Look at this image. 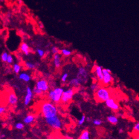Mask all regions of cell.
<instances>
[{
	"instance_id": "1",
	"label": "cell",
	"mask_w": 139,
	"mask_h": 139,
	"mask_svg": "<svg viewBox=\"0 0 139 139\" xmlns=\"http://www.w3.org/2000/svg\"><path fill=\"white\" fill-rule=\"evenodd\" d=\"M40 110L44 119L49 118L57 115L58 110L56 106L50 101H44L41 103Z\"/></svg>"
},
{
	"instance_id": "2",
	"label": "cell",
	"mask_w": 139,
	"mask_h": 139,
	"mask_svg": "<svg viewBox=\"0 0 139 139\" xmlns=\"http://www.w3.org/2000/svg\"><path fill=\"white\" fill-rule=\"evenodd\" d=\"M111 98L110 91L105 86H100V88L94 92V98L97 102L102 103Z\"/></svg>"
},
{
	"instance_id": "3",
	"label": "cell",
	"mask_w": 139,
	"mask_h": 139,
	"mask_svg": "<svg viewBox=\"0 0 139 139\" xmlns=\"http://www.w3.org/2000/svg\"><path fill=\"white\" fill-rule=\"evenodd\" d=\"M64 89L62 88H55L50 90L48 93V98L50 101L55 103L61 102V99Z\"/></svg>"
},
{
	"instance_id": "4",
	"label": "cell",
	"mask_w": 139,
	"mask_h": 139,
	"mask_svg": "<svg viewBox=\"0 0 139 139\" xmlns=\"http://www.w3.org/2000/svg\"><path fill=\"white\" fill-rule=\"evenodd\" d=\"M47 125L54 130H60L62 127V122L58 115L49 118L45 119Z\"/></svg>"
},
{
	"instance_id": "5",
	"label": "cell",
	"mask_w": 139,
	"mask_h": 139,
	"mask_svg": "<svg viewBox=\"0 0 139 139\" xmlns=\"http://www.w3.org/2000/svg\"><path fill=\"white\" fill-rule=\"evenodd\" d=\"M74 93V89L73 88H69L68 89L64 90L61 99V103H63V104H67L69 103L72 100Z\"/></svg>"
},
{
	"instance_id": "6",
	"label": "cell",
	"mask_w": 139,
	"mask_h": 139,
	"mask_svg": "<svg viewBox=\"0 0 139 139\" xmlns=\"http://www.w3.org/2000/svg\"><path fill=\"white\" fill-rule=\"evenodd\" d=\"M103 78L101 83L105 86H107L113 81V77L111 74V70L108 68H103Z\"/></svg>"
},
{
	"instance_id": "7",
	"label": "cell",
	"mask_w": 139,
	"mask_h": 139,
	"mask_svg": "<svg viewBox=\"0 0 139 139\" xmlns=\"http://www.w3.org/2000/svg\"><path fill=\"white\" fill-rule=\"evenodd\" d=\"M88 72L84 67H80L78 69L77 78H78L81 81V83H85L87 82L88 80Z\"/></svg>"
},
{
	"instance_id": "8",
	"label": "cell",
	"mask_w": 139,
	"mask_h": 139,
	"mask_svg": "<svg viewBox=\"0 0 139 139\" xmlns=\"http://www.w3.org/2000/svg\"><path fill=\"white\" fill-rule=\"evenodd\" d=\"M35 87L38 89L41 90L43 93H46L49 90V84L48 82L46 79L41 78L38 80L36 82Z\"/></svg>"
},
{
	"instance_id": "9",
	"label": "cell",
	"mask_w": 139,
	"mask_h": 139,
	"mask_svg": "<svg viewBox=\"0 0 139 139\" xmlns=\"http://www.w3.org/2000/svg\"><path fill=\"white\" fill-rule=\"evenodd\" d=\"M106 106L108 108L111 109L112 111H118L119 110V105L115 101V100L113 98H110L105 102Z\"/></svg>"
},
{
	"instance_id": "10",
	"label": "cell",
	"mask_w": 139,
	"mask_h": 139,
	"mask_svg": "<svg viewBox=\"0 0 139 139\" xmlns=\"http://www.w3.org/2000/svg\"><path fill=\"white\" fill-rule=\"evenodd\" d=\"M6 99H7L8 104L11 106H16L18 101L17 96H16V93L13 91H10L8 94Z\"/></svg>"
},
{
	"instance_id": "11",
	"label": "cell",
	"mask_w": 139,
	"mask_h": 139,
	"mask_svg": "<svg viewBox=\"0 0 139 139\" xmlns=\"http://www.w3.org/2000/svg\"><path fill=\"white\" fill-rule=\"evenodd\" d=\"M33 90L30 86H27L26 88V93L24 99V104L26 106H28L30 103V102L33 99Z\"/></svg>"
},
{
	"instance_id": "12",
	"label": "cell",
	"mask_w": 139,
	"mask_h": 139,
	"mask_svg": "<svg viewBox=\"0 0 139 139\" xmlns=\"http://www.w3.org/2000/svg\"><path fill=\"white\" fill-rule=\"evenodd\" d=\"M103 68L99 65H95L94 67V73L96 76L97 79L99 82L101 83L103 81Z\"/></svg>"
},
{
	"instance_id": "13",
	"label": "cell",
	"mask_w": 139,
	"mask_h": 139,
	"mask_svg": "<svg viewBox=\"0 0 139 139\" xmlns=\"http://www.w3.org/2000/svg\"><path fill=\"white\" fill-rule=\"evenodd\" d=\"M53 63L56 68L58 69L60 68L61 65V56L59 53L53 55Z\"/></svg>"
},
{
	"instance_id": "14",
	"label": "cell",
	"mask_w": 139,
	"mask_h": 139,
	"mask_svg": "<svg viewBox=\"0 0 139 139\" xmlns=\"http://www.w3.org/2000/svg\"><path fill=\"white\" fill-rule=\"evenodd\" d=\"M20 50L23 54L26 56H28L30 53V47L26 43L23 42L21 43V46H20Z\"/></svg>"
},
{
	"instance_id": "15",
	"label": "cell",
	"mask_w": 139,
	"mask_h": 139,
	"mask_svg": "<svg viewBox=\"0 0 139 139\" xmlns=\"http://www.w3.org/2000/svg\"><path fill=\"white\" fill-rule=\"evenodd\" d=\"M82 84L80 80L77 77L73 78L72 79L70 80L69 85L70 86H71L73 88H77L80 86V85Z\"/></svg>"
},
{
	"instance_id": "16",
	"label": "cell",
	"mask_w": 139,
	"mask_h": 139,
	"mask_svg": "<svg viewBox=\"0 0 139 139\" xmlns=\"http://www.w3.org/2000/svg\"><path fill=\"white\" fill-rule=\"evenodd\" d=\"M18 77H19V79L20 80L26 82H28L31 79L30 75L26 72L20 73Z\"/></svg>"
},
{
	"instance_id": "17",
	"label": "cell",
	"mask_w": 139,
	"mask_h": 139,
	"mask_svg": "<svg viewBox=\"0 0 139 139\" xmlns=\"http://www.w3.org/2000/svg\"><path fill=\"white\" fill-rule=\"evenodd\" d=\"M35 119V117L34 115L33 114H28L23 119V122L26 124H30L33 123L34 122Z\"/></svg>"
},
{
	"instance_id": "18",
	"label": "cell",
	"mask_w": 139,
	"mask_h": 139,
	"mask_svg": "<svg viewBox=\"0 0 139 139\" xmlns=\"http://www.w3.org/2000/svg\"><path fill=\"white\" fill-rule=\"evenodd\" d=\"M107 120L110 124L113 125H116L118 123L119 120L117 116L114 115H110L107 117Z\"/></svg>"
},
{
	"instance_id": "19",
	"label": "cell",
	"mask_w": 139,
	"mask_h": 139,
	"mask_svg": "<svg viewBox=\"0 0 139 139\" xmlns=\"http://www.w3.org/2000/svg\"><path fill=\"white\" fill-rule=\"evenodd\" d=\"M78 139H90V133L88 130H83L80 135Z\"/></svg>"
},
{
	"instance_id": "20",
	"label": "cell",
	"mask_w": 139,
	"mask_h": 139,
	"mask_svg": "<svg viewBox=\"0 0 139 139\" xmlns=\"http://www.w3.org/2000/svg\"><path fill=\"white\" fill-rule=\"evenodd\" d=\"M22 69V66L19 64L15 63L13 65V72L16 74H19L21 72Z\"/></svg>"
},
{
	"instance_id": "21",
	"label": "cell",
	"mask_w": 139,
	"mask_h": 139,
	"mask_svg": "<svg viewBox=\"0 0 139 139\" xmlns=\"http://www.w3.org/2000/svg\"><path fill=\"white\" fill-rule=\"evenodd\" d=\"M60 53L61 55L65 57H68L72 55V51L71 50L66 49V48H63L60 50Z\"/></svg>"
},
{
	"instance_id": "22",
	"label": "cell",
	"mask_w": 139,
	"mask_h": 139,
	"mask_svg": "<svg viewBox=\"0 0 139 139\" xmlns=\"http://www.w3.org/2000/svg\"><path fill=\"white\" fill-rule=\"evenodd\" d=\"M25 65L28 69H34L36 68L35 64L30 61H26L25 64Z\"/></svg>"
},
{
	"instance_id": "23",
	"label": "cell",
	"mask_w": 139,
	"mask_h": 139,
	"mask_svg": "<svg viewBox=\"0 0 139 139\" xmlns=\"http://www.w3.org/2000/svg\"><path fill=\"white\" fill-rule=\"evenodd\" d=\"M100 88L99 84L97 82H94L90 86V89L94 92H95L99 88Z\"/></svg>"
},
{
	"instance_id": "24",
	"label": "cell",
	"mask_w": 139,
	"mask_h": 139,
	"mask_svg": "<svg viewBox=\"0 0 139 139\" xmlns=\"http://www.w3.org/2000/svg\"><path fill=\"white\" fill-rule=\"evenodd\" d=\"M33 94L37 95V96H41V95H42L44 93L42 91H41V90L38 89V88H36L35 86L34 87V88H33Z\"/></svg>"
},
{
	"instance_id": "25",
	"label": "cell",
	"mask_w": 139,
	"mask_h": 139,
	"mask_svg": "<svg viewBox=\"0 0 139 139\" xmlns=\"http://www.w3.org/2000/svg\"><path fill=\"white\" fill-rule=\"evenodd\" d=\"M8 53L7 52H4L2 53V54L1 55V61L4 63H6L7 61V59H8Z\"/></svg>"
},
{
	"instance_id": "26",
	"label": "cell",
	"mask_w": 139,
	"mask_h": 139,
	"mask_svg": "<svg viewBox=\"0 0 139 139\" xmlns=\"http://www.w3.org/2000/svg\"><path fill=\"white\" fill-rule=\"evenodd\" d=\"M36 52L39 55V56L40 57L42 58L45 55V52L44 50L41 49H40V48H38V49H36Z\"/></svg>"
},
{
	"instance_id": "27",
	"label": "cell",
	"mask_w": 139,
	"mask_h": 139,
	"mask_svg": "<svg viewBox=\"0 0 139 139\" xmlns=\"http://www.w3.org/2000/svg\"><path fill=\"white\" fill-rule=\"evenodd\" d=\"M93 124H94L95 125H97V126H99V125H100L102 124L103 123V121L100 119H94L93 120Z\"/></svg>"
},
{
	"instance_id": "28",
	"label": "cell",
	"mask_w": 139,
	"mask_h": 139,
	"mask_svg": "<svg viewBox=\"0 0 139 139\" xmlns=\"http://www.w3.org/2000/svg\"><path fill=\"white\" fill-rule=\"evenodd\" d=\"M13 62H14V58H13V56L11 54H9L6 63H7L8 64L11 65L13 63Z\"/></svg>"
},
{
	"instance_id": "29",
	"label": "cell",
	"mask_w": 139,
	"mask_h": 139,
	"mask_svg": "<svg viewBox=\"0 0 139 139\" xmlns=\"http://www.w3.org/2000/svg\"><path fill=\"white\" fill-rule=\"evenodd\" d=\"M86 116H85V115H83L82 116H81V118L78 120V124L79 125H82L83 123H85V122L86 121Z\"/></svg>"
},
{
	"instance_id": "30",
	"label": "cell",
	"mask_w": 139,
	"mask_h": 139,
	"mask_svg": "<svg viewBox=\"0 0 139 139\" xmlns=\"http://www.w3.org/2000/svg\"><path fill=\"white\" fill-rule=\"evenodd\" d=\"M51 52L53 55L58 54L60 52L59 49L57 47H52L51 48Z\"/></svg>"
},
{
	"instance_id": "31",
	"label": "cell",
	"mask_w": 139,
	"mask_h": 139,
	"mask_svg": "<svg viewBox=\"0 0 139 139\" xmlns=\"http://www.w3.org/2000/svg\"><path fill=\"white\" fill-rule=\"evenodd\" d=\"M68 78V74L67 73H64V74L62 75L61 80L63 82H65L67 81Z\"/></svg>"
},
{
	"instance_id": "32",
	"label": "cell",
	"mask_w": 139,
	"mask_h": 139,
	"mask_svg": "<svg viewBox=\"0 0 139 139\" xmlns=\"http://www.w3.org/2000/svg\"><path fill=\"white\" fill-rule=\"evenodd\" d=\"M15 127H16V129H17V130H21L24 128V125L22 123H17L15 125Z\"/></svg>"
},
{
	"instance_id": "33",
	"label": "cell",
	"mask_w": 139,
	"mask_h": 139,
	"mask_svg": "<svg viewBox=\"0 0 139 139\" xmlns=\"http://www.w3.org/2000/svg\"><path fill=\"white\" fill-rule=\"evenodd\" d=\"M133 130L134 132H137V133H139V122H137V123L134 125Z\"/></svg>"
},
{
	"instance_id": "34",
	"label": "cell",
	"mask_w": 139,
	"mask_h": 139,
	"mask_svg": "<svg viewBox=\"0 0 139 139\" xmlns=\"http://www.w3.org/2000/svg\"><path fill=\"white\" fill-rule=\"evenodd\" d=\"M5 110H6L5 107L0 106V115L3 114L5 112Z\"/></svg>"
},
{
	"instance_id": "35",
	"label": "cell",
	"mask_w": 139,
	"mask_h": 139,
	"mask_svg": "<svg viewBox=\"0 0 139 139\" xmlns=\"http://www.w3.org/2000/svg\"><path fill=\"white\" fill-rule=\"evenodd\" d=\"M86 120L88 122H91L93 121L91 119V118H90V117H87V118H86Z\"/></svg>"
},
{
	"instance_id": "36",
	"label": "cell",
	"mask_w": 139,
	"mask_h": 139,
	"mask_svg": "<svg viewBox=\"0 0 139 139\" xmlns=\"http://www.w3.org/2000/svg\"><path fill=\"white\" fill-rule=\"evenodd\" d=\"M123 132H124V131H123V130L122 128H120L119 130V133H120V134L123 133Z\"/></svg>"
},
{
	"instance_id": "37",
	"label": "cell",
	"mask_w": 139,
	"mask_h": 139,
	"mask_svg": "<svg viewBox=\"0 0 139 139\" xmlns=\"http://www.w3.org/2000/svg\"><path fill=\"white\" fill-rule=\"evenodd\" d=\"M133 139H139V135H137V136H136Z\"/></svg>"
},
{
	"instance_id": "38",
	"label": "cell",
	"mask_w": 139,
	"mask_h": 139,
	"mask_svg": "<svg viewBox=\"0 0 139 139\" xmlns=\"http://www.w3.org/2000/svg\"><path fill=\"white\" fill-rule=\"evenodd\" d=\"M0 1H1V2H2V1H4V0H0Z\"/></svg>"
}]
</instances>
